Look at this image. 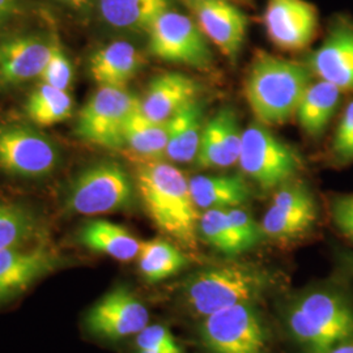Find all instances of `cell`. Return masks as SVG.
<instances>
[{
  "label": "cell",
  "instance_id": "35",
  "mask_svg": "<svg viewBox=\"0 0 353 353\" xmlns=\"http://www.w3.org/2000/svg\"><path fill=\"white\" fill-rule=\"evenodd\" d=\"M137 350L144 348H163V350H179L173 334L169 328L161 325H148L137 335Z\"/></svg>",
  "mask_w": 353,
  "mask_h": 353
},
{
  "label": "cell",
  "instance_id": "29",
  "mask_svg": "<svg viewBox=\"0 0 353 353\" xmlns=\"http://www.w3.org/2000/svg\"><path fill=\"white\" fill-rule=\"evenodd\" d=\"M39 233L34 214L24 205L0 203V252L24 248Z\"/></svg>",
  "mask_w": 353,
  "mask_h": 353
},
{
  "label": "cell",
  "instance_id": "27",
  "mask_svg": "<svg viewBox=\"0 0 353 353\" xmlns=\"http://www.w3.org/2000/svg\"><path fill=\"white\" fill-rule=\"evenodd\" d=\"M140 274L148 283H160L172 278L188 265V258L172 242L156 239L141 242Z\"/></svg>",
  "mask_w": 353,
  "mask_h": 353
},
{
  "label": "cell",
  "instance_id": "23",
  "mask_svg": "<svg viewBox=\"0 0 353 353\" xmlns=\"http://www.w3.org/2000/svg\"><path fill=\"white\" fill-rule=\"evenodd\" d=\"M79 242L89 250L105 254L121 262L139 255L141 242L126 228L108 220H90L79 232Z\"/></svg>",
  "mask_w": 353,
  "mask_h": 353
},
{
  "label": "cell",
  "instance_id": "4",
  "mask_svg": "<svg viewBox=\"0 0 353 353\" xmlns=\"http://www.w3.org/2000/svg\"><path fill=\"white\" fill-rule=\"evenodd\" d=\"M287 325L303 352L327 353L353 339L352 300L339 288L309 290L292 303Z\"/></svg>",
  "mask_w": 353,
  "mask_h": 353
},
{
  "label": "cell",
  "instance_id": "26",
  "mask_svg": "<svg viewBox=\"0 0 353 353\" xmlns=\"http://www.w3.org/2000/svg\"><path fill=\"white\" fill-rule=\"evenodd\" d=\"M169 128L168 122L160 123L147 118L140 110V105L130 115L125 127V145L140 163L159 161L165 156Z\"/></svg>",
  "mask_w": 353,
  "mask_h": 353
},
{
  "label": "cell",
  "instance_id": "15",
  "mask_svg": "<svg viewBox=\"0 0 353 353\" xmlns=\"http://www.w3.org/2000/svg\"><path fill=\"white\" fill-rule=\"evenodd\" d=\"M307 67L319 80L353 93V21L338 17L321 46L309 57Z\"/></svg>",
  "mask_w": 353,
  "mask_h": 353
},
{
  "label": "cell",
  "instance_id": "3",
  "mask_svg": "<svg viewBox=\"0 0 353 353\" xmlns=\"http://www.w3.org/2000/svg\"><path fill=\"white\" fill-rule=\"evenodd\" d=\"M275 284L265 268L243 263L210 265L181 287V300L192 316L204 318L240 303H254Z\"/></svg>",
  "mask_w": 353,
  "mask_h": 353
},
{
  "label": "cell",
  "instance_id": "12",
  "mask_svg": "<svg viewBox=\"0 0 353 353\" xmlns=\"http://www.w3.org/2000/svg\"><path fill=\"white\" fill-rule=\"evenodd\" d=\"M150 325L147 306L126 287H117L92 306L85 316L89 332L106 341H121Z\"/></svg>",
  "mask_w": 353,
  "mask_h": 353
},
{
  "label": "cell",
  "instance_id": "25",
  "mask_svg": "<svg viewBox=\"0 0 353 353\" xmlns=\"http://www.w3.org/2000/svg\"><path fill=\"white\" fill-rule=\"evenodd\" d=\"M102 19L115 29L148 32L159 16L170 10L169 0H99Z\"/></svg>",
  "mask_w": 353,
  "mask_h": 353
},
{
  "label": "cell",
  "instance_id": "30",
  "mask_svg": "<svg viewBox=\"0 0 353 353\" xmlns=\"http://www.w3.org/2000/svg\"><path fill=\"white\" fill-rule=\"evenodd\" d=\"M198 232L210 246L224 255L236 256L243 252L229 220L227 210L203 211L198 223Z\"/></svg>",
  "mask_w": 353,
  "mask_h": 353
},
{
  "label": "cell",
  "instance_id": "2",
  "mask_svg": "<svg viewBox=\"0 0 353 353\" xmlns=\"http://www.w3.org/2000/svg\"><path fill=\"white\" fill-rule=\"evenodd\" d=\"M310 84L312 71L307 65L259 50L245 77L243 92L259 123L275 126L296 114Z\"/></svg>",
  "mask_w": 353,
  "mask_h": 353
},
{
  "label": "cell",
  "instance_id": "33",
  "mask_svg": "<svg viewBox=\"0 0 353 353\" xmlns=\"http://www.w3.org/2000/svg\"><path fill=\"white\" fill-rule=\"evenodd\" d=\"M227 211L232 227L234 229V233L240 242L242 252L250 250L262 239V228L255 223L252 214L241 207L228 208Z\"/></svg>",
  "mask_w": 353,
  "mask_h": 353
},
{
  "label": "cell",
  "instance_id": "5",
  "mask_svg": "<svg viewBox=\"0 0 353 353\" xmlns=\"http://www.w3.org/2000/svg\"><path fill=\"white\" fill-rule=\"evenodd\" d=\"M135 185L122 165L101 161L90 165L71 182L65 207L79 214H110L132 207Z\"/></svg>",
  "mask_w": 353,
  "mask_h": 353
},
{
  "label": "cell",
  "instance_id": "37",
  "mask_svg": "<svg viewBox=\"0 0 353 353\" xmlns=\"http://www.w3.org/2000/svg\"><path fill=\"white\" fill-rule=\"evenodd\" d=\"M59 1L76 11H84L85 8H88L92 0H59Z\"/></svg>",
  "mask_w": 353,
  "mask_h": 353
},
{
  "label": "cell",
  "instance_id": "32",
  "mask_svg": "<svg viewBox=\"0 0 353 353\" xmlns=\"http://www.w3.org/2000/svg\"><path fill=\"white\" fill-rule=\"evenodd\" d=\"M330 153L336 165L353 163V101L343 110L336 131L331 141Z\"/></svg>",
  "mask_w": 353,
  "mask_h": 353
},
{
  "label": "cell",
  "instance_id": "17",
  "mask_svg": "<svg viewBox=\"0 0 353 353\" xmlns=\"http://www.w3.org/2000/svg\"><path fill=\"white\" fill-rule=\"evenodd\" d=\"M242 132L236 110L233 108L220 109L204 126L195 163L204 169L237 164Z\"/></svg>",
  "mask_w": 353,
  "mask_h": 353
},
{
  "label": "cell",
  "instance_id": "10",
  "mask_svg": "<svg viewBox=\"0 0 353 353\" xmlns=\"http://www.w3.org/2000/svg\"><path fill=\"white\" fill-rule=\"evenodd\" d=\"M59 160V150L48 135L24 125L0 126V170L7 174L49 176Z\"/></svg>",
  "mask_w": 353,
  "mask_h": 353
},
{
  "label": "cell",
  "instance_id": "20",
  "mask_svg": "<svg viewBox=\"0 0 353 353\" xmlns=\"http://www.w3.org/2000/svg\"><path fill=\"white\" fill-rule=\"evenodd\" d=\"M141 64L143 58L134 45L115 41L92 55L89 72L100 87L125 88L139 72Z\"/></svg>",
  "mask_w": 353,
  "mask_h": 353
},
{
  "label": "cell",
  "instance_id": "16",
  "mask_svg": "<svg viewBox=\"0 0 353 353\" xmlns=\"http://www.w3.org/2000/svg\"><path fill=\"white\" fill-rule=\"evenodd\" d=\"M63 265V259L46 248L0 252V303L26 292L39 279Z\"/></svg>",
  "mask_w": 353,
  "mask_h": 353
},
{
  "label": "cell",
  "instance_id": "36",
  "mask_svg": "<svg viewBox=\"0 0 353 353\" xmlns=\"http://www.w3.org/2000/svg\"><path fill=\"white\" fill-rule=\"evenodd\" d=\"M20 8V0H0V26L10 21Z\"/></svg>",
  "mask_w": 353,
  "mask_h": 353
},
{
  "label": "cell",
  "instance_id": "22",
  "mask_svg": "<svg viewBox=\"0 0 353 353\" xmlns=\"http://www.w3.org/2000/svg\"><path fill=\"white\" fill-rule=\"evenodd\" d=\"M190 192L198 210H228L249 201L250 189L241 176H196L189 179Z\"/></svg>",
  "mask_w": 353,
  "mask_h": 353
},
{
  "label": "cell",
  "instance_id": "31",
  "mask_svg": "<svg viewBox=\"0 0 353 353\" xmlns=\"http://www.w3.org/2000/svg\"><path fill=\"white\" fill-rule=\"evenodd\" d=\"M39 80L43 84L67 92L71 87L74 80V67L59 43H52L50 58L41 72Z\"/></svg>",
  "mask_w": 353,
  "mask_h": 353
},
{
  "label": "cell",
  "instance_id": "1",
  "mask_svg": "<svg viewBox=\"0 0 353 353\" xmlns=\"http://www.w3.org/2000/svg\"><path fill=\"white\" fill-rule=\"evenodd\" d=\"M135 183L153 224L185 249L195 250L201 216L185 174L173 165L145 161L137 168Z\"/></svg>",
  "mask_w": 353,
  "mask_h": 353
},
{
  "label": "cell",
  "instance_id": "7",
  "mask_svg": "<svg viewBox=\"0 0 353 353\" xmlns=\"http://www.w3.org/2000/svg\"><path fill=\"white\" fill-rule=\"evenodd\" d=\"M242 170L262 189L284 185L301 166L299 153L272 135L262 123H252L242 132L240 159Z\"/></svg>",
  "mask_w": 353,
  "mask_h": 353
},
{
  "label": "cell",
  "instance_id": "41",
  "mask_svg": "<svg viewBox=\"0 0 353 353\" xmlns=\"http://www.w3.org/2000/svg\"><path fill=\"white\" fill-rule=\"evenodd\" d=\"M230 1H232V0H230ZM236 1H240V3H245L246 0H236Z\"/></svg>",
  "mask_w": 353,
  "mask_h": 353
},
{
  "label": "cell",
  "instance_id": "34",
  "mask_svg": "<svg viewBox=\"0 0 353 353\" xmlns=\"http://www.w3.org/2000/svg\"><path fill=\"white\" fill-rule=\"evenodd\" d=\"M330 216L341 236L353 245V194L334 196L330 203Z\"/></svg>",
  "mask_w": 353,
  "mask_h": 353
},
{
  "label": "cell",
  "instance_id": "6",
  "mask_svg": "<svg viewBox=\"0 0 353 353\" xmlns=\"http://www.w3.org/2000/svg\"><path fill=\"white\" fill-rule=\"evenodd\" d=\"M199 339L207 353H267L268 334L254 303H240L202 318Z\"/></svg>",
  "mask_w": 353,
  "mask_h": 353
},
{
  "label": "cell",
  "instance_id": "9",
  "mask_svg": "<svg viewBox=\"0 0 353 353\" xmlns=\"http://www.w3.org/2000/svg\"><path fill=\"white\" fill-rule=\"evenodd\" d=\"M150 51L156 58L186 64L196 70H208L212 64V52L205 36L194 19L183 13L168 10L152 24Z\"/></svg>",
  "mask_w": 353,
  "mask_h": 353
},
{
  "label": "cell",
  "instance_id": "18",
  "mask_svg": "<svg viewBox=\"0 0 353 353\" xmlns=\"http://www.w3.org/2000/svg\"><path fill=\"white\" fill-rule=\"evenodd\" d=\"M52 43L33 36L3 41L0 43V81L10 85L39 77L50 58Z\"/></svg>",
  "mask_w": 353,
  "mask_h": 353
},
{
  "label": "cell",
  "instance_id": "11",
  "mask_svg": "<svg viewBox=\"0 0 353 353\" xmlns=\"http://www.w3.org/2000/svg\"><path fill=\"white\" fill-rule=\"evenodd\" d=\"M318 204L303 183L283 186L275 194L262 220L263 236L279 242L301 239L318 221Z\"/></svg>",
  "mask_w": 353,
  "mask_h": 353
},
{
  "label": "cell",
  "instance_id": "24",
  "mask_svg": "<svg viewBox=\"0 0 353 353\" xmlns=\"http://www.w3.org/2000/svg\"><path fill=\"white\" fill-rule=\"evenodd\" d=\"M341 93V89L327 81H312L296 112L299 123L305 134L314 139L323 135L338 110Z\"/></svg>",
  "mask_w": 353,
  "mask_h": 353
},
{
  "label": "cell",
  "instance_id": "28",
  "mask_svg": "<svg viewBox=\"0 0 353 353\" xmlns=\"http://www.w3.org/2000/svg\"><path fill=\"white\" fill-rule=\"evenodd\" d=\"M74 100L67 90L41 83L26 105V115L38 126L49 127L62 123L72 115Z\"/></svg>",
  "mask_w": 353,
  "mask_h": 353
},
{
  "label": "cell",
  "instance_id": "39",
  "mask_svg": "<svg viewBox=\"0 0 353 353\" xmlns=\"http://www.w3.org/2000/svg\"><path fill=\"white\" fill-rule=\"evenodd\" d=\"M327 353H353V339L343 341L334 348H331Z\"/></svg>",
  "mask_w": 353,
  "mask_h": 353
},
{
  "label": "cell",
  "instance_id": "21",
  "mask_svg": "<svg viewBox=\"0 0 353 353\" xmlns=\"http://www.w3.org/2000/svg\"><path fill=\"white\" fill-rule=\"evenodd\" d=\"M204 108L198 100L189 102L168 121V144L165 156L174 163L196 160L204 130Z\"/></svg>",
  "mask_w": 353,
  "mask_h": 353
},
{
  "label": "cell",
  "instance_id": "38",
  "mask_svg": "<svg viewBox=\"0 0 353 353\" xmlns=\"http://www.w3.org/2000/svg\"><path fill=\"white\" fill-rule=\"evenodd\" d=\"M341 265H343V270L347 272V274H351L353 275V254L351 252H344L341 255Z\"/></svg>",
  "mask_w": 353,
  "mask_h": 353
},
{
  "label": "cell",
  "instance_id": "14",
  "mask_svg": "<svg viewBox=\"0 0 353 353\" xmlns=\"http://www.w3.org/2000/svg\"><path fill=\"white\" fill-rule=\"evenodd\" d=\"M203 34L234 61L246 37L249 19L230 0H182Z\"/></svg>",
  "mask_w": 353,
  "mask_h": 353
},
{
  "label": "cell",
  "instance_id": "40",
  "mask_svg": "<svg viewBox=\"0 0 353 353\" xmlns=\"http://www.w3.org/2000/svg\"><path fill=\"white\" fill-rule=\"evenodd\" d=\"M137 353H183L179 350H163V348H144V350H137Z\"/></svg>",
  "mask_w": 353,
  "mask_h": 353
},
{
  "label": "cell",
  "instance_id": "8",
  "mask_svg": "<svg viewBox=\"0 0 353 353\" xmlns=\"http://www.w3.org/2000/svg\"><path fill=\"white\" fill-rule=\"evenodd\" d=\"M139 105L127 89L100 87L79 113L76 137L100 147L121 148L127 119Z\"/></svg>",
  "mask_w": 353,
  "mask_h": 353
},
{
  "label": "cell",
  "instance_id": "13",
  "mask_svg": "<svg viewBox=\"0 0 353 353\" xmlns=\"http://www.w3.org/2000/svg\"><path fill=\"white\" fill-rule=\"evenodd\" d=\"M263 26L279 49L303 50L316 37L319 16L316 6L307 0H267Z\"/></svg>",
  "mask_w": 353,
  "mask_h": 353
},
{
  "label": "cell",
  "instance_id": "19",
  "mask_svg": "<svg viewBox=\"0 0 353 353\" xmlns=\"http://www.w3.org/2000/svg\"><path fill=\"white\" fill-rule=\"evenodd\" d=\"M199 85L189 76L166 72L152 79L144 99L140 100V110L154 122H168L189 102L196 100Z\"/></svg>",
  "mask_w": 353,
  "mask_h": 353
}]
</instances>
